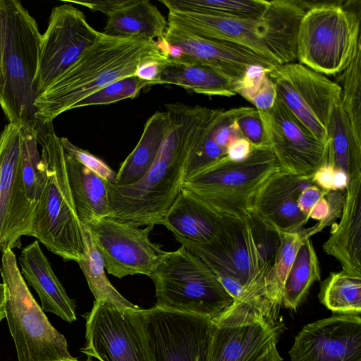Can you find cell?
<instances>
[{
	"mask_svg": "<svg viewBox=\"0 0 361 361\" xmlns=\"http://www.w3.org/2000/svg\"><path fill=\"white\" fill-rule=\"evenodd\" d=\"M66 2L77 4L90 8L94 11H99L107 16L112 14L114 11L128 4V0H109V1H67Z\"/></svg>",
	"mask_w": 361,
	"mask_h": 361,
	"instance_id": "7bdbcfd3",
	"label": "cell"
},
{
	"mask_svg": "<svg viewBox=\"0 0 361 361\" xmlns=\"http://www.w3.org/2000/svg\"><path fill=\"white\" fill-rule=\"evenodd\" d=\"M269 70L259 65L247 68L243 78L235 84L236 94L241 95L248 102L260 88L265 75Z\"/></svg>",
	"mask_w": 361,
	"mask_h": 361,
	"instance_id": "ab89813d",
	"label": "cell"
},
{
	"mask_svg": "<svg viewBox=\"0 0 361 361\" xmlns=\"http://www.w3.org/2000/svg\"><path fill=\"white\" fill-rule=\"evenodd\" d=\"M164 56L157 42L140 37H102L35 99V118L52 123L84 98L124 78L135 75L142 63L161 62Z\"/></svg>",
	"mask_w": 361,
	"mask_h": 361,
	"instance_id": "3957f363",
	"label": "cell"
},
{
	"mask_svg": "<svg viewBox=\"0 0 361 361\" xmlns=\"http://www.w3.org/2000/svg\"><path fill=\"white\" fill-rule=\"evenodd\" d=\"M282 357L280 356L276 345L272 347L258 361H282Z\"/></svg>",
	"mask_w": 361,
	"mask_h": 361,
	"instance_id": "c3c4849f",
	"label": "cell"
},
{
	"mask_svg": "<svg viewBox=\"0 0 361 361\" xmlns=\"http://www.w3.org/2000/svg\"><path fill=\"white\" fill-rule=\"evenodd\" d=\"M21 128L10 123L0 133V252L14 248L18 216L17 171L20 156Z\"/></svg>",
	"mask_w": 361,
	"mask_h": 361,
	"instance_id": "603a6c76",
	"label": "cell"
},
{
	"mask_svg": "<svg viewBox=\"0 0 361 361\" xmlns=\"http://www.w3.org/2000/svg\"><path fill=\"white\" fill-rule=\"evenodd\" d=\"M327 192V191L322 190L314 184L304 188L300 193L297 200L300 210L308 217V214L312 207Z\"/></svg>",
	"mask_w": 361,
	"mask_h": 361,
	"instance_id": "b9f144b4",
	"label": "cell"
},
{
	"mask_svg": "<svg viewBox=\"0 0 361 361\" xmlns=\"http://www.w3.org/2000/svg\"><path fill=\"white\" fill-rule=\"evenodd\" d=\"M223 216L221 226L209 243L175 238L201 258L216 276L225 275L240 283L245 297L241 304L235 306L251 308L271 319L277 307L267 298L266 279L279 243V235L252 214L244 219Z\"/></svg>",
	"mask_w": 361,
	"mask_h": 361,
	"instance_id": "7a4b0ae2",
	"label": "cell"
},
{
	"mask_svg": "<svg viewBox=\"0 0 361 361\" xmlns=\"http://www.w3.org/2000/svg\"><path fill=\"white\" fill-rule=\"evenodd\" d=\"M304 1H269L257 18H240L206 13L169 11L168 25L200 37L243 46L276 65L297 59L296 39Z\"/></svg>",
	"mask_w": 361,
	"mask_h": 361,
	"instance_id": "277c9868",
	"label": "cell"
},
{
	"mask_svg": "<svg viewBox=\"0 0 361 361\" xmlns=\"http://www.w3.org/2000/svg\"><path fill=\"white\" fill-rule=\"evenodd\" d=\"M312 184V177L279 170L258 191L251 214L279 234L297 232L309 220L300 210L298 197L304 188Z\"/></svg>",
	"mask_w": 361,
	"mask_h": 361,
	"instance_id": "ffe728a7",
	"label": "cell"
},
{
	"mask_svg": "<svg viewBox=\"0 0 361 361\" xmlns=\"http://www.w3.org/2000/svg\"><path fill=\"white\" fill-rule=\"evenodd\" d=\"M268 147L280 170L312 177L326 161V145L316 138L277 99L273 106L259 111Z\"/></svg>",
	"mask_w": 361,
	"mask_h": 361,
	"instance_id": "e0dca14e",
	"label": "cell"
},
{
	"mask_svg": "<svg viewBox=\"0 0 361 361\" xmlns=\"http://www.w3.org/2000/svg\"><path fill=\"white\" fill-rule=\"evenodd\" d=\"M252 149V146L246 139L239 137L229 145L226 156L232 161H240L248 157Z\"/></svg>",
	"mask_w": 361,
	"mask_h": 361,
	"instance_id": "f6af8a7d",
	"label": "cell"
},
{
	"mask_svg": "<svg viewBox=\"0 0 361 361\" xmlns=\"http://www.w3.org/2000/svg\"><path fill=\"white\" fill-rule=\"evenodd\" d=\"M149 277L160 308L215 320L233 302L211 268L183 245L168 252Z\"/></svg>",
	"mask_w": 361,
	"mask_h": 361,
	"instance_id": "52a82bcc",
	"label": "cell"
},
{
	"mask_svg": "<svg viewBox=\"0 0 361 361\" xmlns=\"http://www.w3.org/2000/svg\"><path fill=\"white\" fill-rule=\"evenodd\" d=\"M275 252L271 269L266 279V290L269 300L276 307L281 305L282 290L286 276L294 262L303 238L300 231L282 233Z\"/></svg>",
	"mask_w": 361,
	"mask_h": 361,
	"instance_id": "d590c367",
	"label": "cell"
},
{
	"mask_svg": "<svg viewBox=\"0 0 361 361\" xmlns=\"http://www.w3.org/2000/svg\"><path fill=\"white\" fill-rule=\"evenodd\" d=\"M171 128L169 111H157L145 123L137 145L121 164L114 184L128 185L140 180L156 160Z\"/></svg>",
	"mask_w": 361,
	"mask_h": 361,
	"instance_id": "f546056e",
	"label": "cell"
},
{
	"mask_svg": "<svg viewBox=\"0 0 361 361\" xmlns=\"http://www.w3.org/2000/svg\"><path fill=\"white\" fill-rule=\"evenodd\" d=\"M320 279V267L310 238L304 240L286 276L282 290L281 305L295 310L310 288Z\"/></svg>",
	"mask_w": 361,
	"mask_h": 361,
	"instance_id": "1f68e13d",
	"label": "cell"
},
{
	"mask_svg": "<svg viewBox=\"0 0 361 361\" xmlns=\"http://www.w3.org/2000/svg\"><path fill=\"white\" fill-rule=\"evenodd\" d=\"M169 11L206 13L240 18H257L267 7L266 0H161Z\"/></svg>",
	"mask_w": 361,
	"mask_h": 361,
	"instance_id": "836d02e7",
	"label": "cell"
},
{
	"mask_svg": "<svg viewBox=\"0 0 361 361\" xmlns=\"http://www.w3.org/2000/svg\"><path fill=\"white\" fill-rule=\"evenodd\" d=\"M20 128L21 148L17 171L20 226L22 236H30L35 211L47 183V165L38 150L37 128Z\"/></svg>",
	"mask_w": 361,
	"mask_h": 361,
	"instance_id": "cb8c5ba5",
	"label": "cell"
},
{
	"mask_svg": "<svg viewBox=\"0 0 361 361\" xmlns=\"http://www.w3.org/2000/svg\"><path fill=\"white\" fill-rule=\"evenodd\" d=\"M171 128L147 173L128 185L109 183L112 219L137 227L159 224L185 181L190 150L207 123L219 109L166 104Z\"/></svg>",
	"mask_w": 361,
	"mask_h": 361,
	"instance_id": "6da1fadb",
	"label": "cell"
},
{
	"mask_svg": "<svg viewBox=\"0 0 361 361\" xmlns=\"http://www.w3.org/2000/svg\"><path fill=\"white\" fill-rule=\"evenodd\" d=\"M82 226L84 253L77 263L84 274L95 300L109 302L121 310L139 308V306L128 301L112 286L105 273L104 262L100 252L87 227Z\"/></svg>",
	"mask_w": 361,
	"mask_h": 361,
	"instance_id": "4dcf8cb0",
	"label": "cell"
},
{
	"mask_svg": "<svg viewBox=\"0 0 361 361\" xmlns=\"http://www.w3.org/2000/svg\"><path fill=\"white\" fill-rule=\"evenodd\" d=\"M312 3L300 19L296 39L300 63L323 75L341 73L360 34V3Z\"/></svg>",
	"mask_w": 361,
	"mask_h": 361,
	"instance_id": "ba28073f",
	"label": "cell"
},
{
	"mask_svg": "<svg viewBox=\"0 0 361 361\" xmlns=\"http://www.w3.org/2000/svg\"><path fill=\"white\" fill-rule=\"evenodd\" d=\"M267 74L274 85L276 99L326 144L329 117L334 104L341 97L340 85L295 62L278 65Z\"/></svg>",
	"mask_w": 361,
	"mask_h": 361,
	"instance_id": "8fae6325",
	"label": "cell"
},
{
	"mask_svg": "<svg viewBox=\"0 0 361 361\" xmlns=\"http://www.w3.org/2000/svg\"><path fill=\"white\" fill-rule=\"evenodd\" d=\"M64 151L83 166L111 183H115L116 173L105 162L90 152L73 144L67 137H61Z\"/></svg>",
	"mask_w": 361,
	"mask_h": 361,
	"instance_id": "f35d334b",
	"label": "cell"
},
{
	"mask_svg": "<svg viewBox=\"0 0 361 361\" xmlns=\"http://www.w3.org/2000/svg\"><path fill=\"white\" fill-rule=\"evenodd\" d=\"M68 184L77 216L82 225L110 217L109 182L65 152Z\"/></svg>",
	"mask_w": 361,
	"mask_h": 361,
	"instance_id": "484cf974",
	"label": "cell"
},
{
	"mask_svg": "<svg viewBox=\"0 0 361 361\" xmlns=\"http://www.w3.org/2000/svg\"><path fill=\"white\" fill-rule=\"evenodd\" d=\"M61 361H80V360H78L76 358H73L71 360H61ZM87 361H91V360H87Z\"/></svg>",
	"mask_w": 361,
	"mask_h": 361,
	"instance_id": "f907efd6",
	"label": "cell"
},
{
	"mask_svg": "<svg viewBox=\"0 0 361 361\" xmlns=\"http://www.w3.org/2000/svg\"><path fill=\"white\" fill-rule=\"evenodd\" d=\"M154 85H175L209 96L230 97L236 94L233 80L209 66L191 62H164Z\"/></svg>",
	"mask_w": 361,
	"mask_h": 361,
	"instance_id": "f1b7e54d",
	"label": "cell"
},
{
	"mask_svg": "<svg viewBox=\"0 0 361 361\" xmlns=\"http://www.w3.org/2000/svg\"><path fill=\"white\" fill-rule=\"evenodd\" d=\"M0 273L6 290L5 313L18 361L74 358L65 336L49 321L30 291L11 248L1 252Z\"/></svg>",
	"mask_w": 361,
	"mask_h": 361,
	"instance_id": "9c48e42d",
	"label": "cell"
},
{
	"mask_svg": "<svg viewBox=\"0 0 361 361\" xmlns=\"http://www.w3.org/2000/svg\"><path fill=\"white\" fill-rule=\"evenodd\" d=\"M41 34L17 0H0V106L10 123L37 128L34 87Z\"/></svg>",
	"mask_w": 361,
	"mask_h": 361,
	"instance_id": "5b68a950",
	"label": "cell"
},
{
	"mask_svg": "<svg viewBox=\"0 0 361 361\" xmlns=\"http://www.w3.org/2000/svg\"><path fill=\"white\" fill-rule=\"evenodd\" d=\"M206 361H258L276 345L281 327L247 307H231L212 320Z\"/></svg>",
	"mask_w": 361,
	"mask_h": 361,
	"instance_id": "2e32d148",
	"label": "cell"
},
{
	"mask_svg": "<svg viewBox=\"0 0 361 361\" xmlns=\"http://www.w3.org/2000/svg\"><path fill=\"white\" fill-rule=\"evenodd\" d=\"M276 99L274 85L268 74L264 78L263 82L250 101L258 111H266L271 109Z\"/></svg>",
	"mask_w": 361,
	"mask_h": 361,
	"instance_id": "60d3db41",
	"label": "cell"
},
{
	"mask_svg": "<svg viewBox=\"0 0 361 361\" xmlns=\"http://www.w3.org/2000/svg\"><path fill=\"white\" fill-rule=\"evenodd\" d=\"M224 216L190 190L183 188L159 224L174 236L209 243L218 233Z\"/></svg>",
	"mask_w": 361,
	"mask_h": 361,
	"instance_id": "d4e9b609",
	"label": "cell"
},
{
	"mask_svg": "<svg viewBox=\"0 0 361 361\" xmlns=\"http://www.w3.org/2000/svg\"><path fill=\"white\" fill-rule=\"evenodd\" d=\"M279 164L268 148H254L245 159L226 155L184 181V188L222 215L244 219L251 215L254 199Z\"/></svg>",
	"mask_w": 361,
	"mask_h": 361,
	"instance_id": "30bf717a",
	"label": "cell"
},
{
	"mask_svg": "<svg viewBox=\"0 0 361 361\" xmlns=\"http://www.w3.org/2000/svg\"><path fill=\"white\" fill-rule=\"evenodd\" d=\"M18 263L26 283L37 293L43 311L53 313L70 323L75 321V302L54 272L38 240L22 250Z\"/></svg>",
	"mask_w": 361,
	"mask_h": 361,
	"instance_id": "44dd1931",
	"label": "cell"
},
{
	"mask_svg": "<svg viewBox=\"0 0 361 361\" xmlns=\"http://www.w3.org/2000/svg\"><path fill=\"white\" fill-rule=\"evenodd\" d=\"M6 290L2 283H0V323L6 317L5 313Z\"/></svg>",
	"mask_w": 361,
	"mask_h": 361,
	"instance_id": "681fc988",
	"label": "cell"
},
{
	"mask_svg": "<svg viewBox=\"0 0 361 361\" xmlns=\"http://www.w3.org/2000/svg\"><path fill=\"white\" fill-rule=\"evenodd\" d=\"M0 79H1V70H0Z\"/></svg>",
	"mask_w": 361,
	"mask_h": 361,
	"instance_id": "816d5d0a",
	"label": "cell"
},
{
	"mask_svg": "<svg viewBox=\"0 0 361 361\" xmlns=\"http://www.w3.org/2000/svg\"><path fill=\"white\" fill-rule=\"evenodd\" d=\"M326 161L347 173L348 180L361 176V140L354 133L341 97L334 104L327 123Z\"/></svg>",
	"mask_w": 361,
	"mask_h": 361,
	"instance_id": "83f0119b",
	"label": "cell"
},
{
	"mask_svg": "<svg viewBox=\"0 0 361 361\" xmlns=\"http://www.w3.org/2000/svg\"><path fill=\"white\" fill-rule=\"evenodd\" d=\"M288 353L291 361H361V318L341 314L308 324Z\"/></svg>",
	"mask_w": 361,
	"mask_h": 361,
	"instance_id": "ac0fdd59",
	"label": "cell"
},
{
	"mask_svg": "<svg viewBox=\"0 0 361 361\" xmlns=\"http://www.w3.org/2000/svg\"><path fill=\"white\" fill-rule=\"evenodd\" d=\"M167 20L147 0H128L108 16L103 34L117 37H140L150 41L164 39Z\"/></svg>",
	"mask_w": 361,
	"mask_h": 361,
	"instance_id": "4316f807",
	"label": "cell"
},
{
	"mask_svg": "<svg viewBox=\"0 0 361 361\" xmlns=\"http://www.w3.org/2000/svg\"><path fill=\"white\" fill-rule=\"evenodd\" d=\"M149 85H152L150 82L135 75L126 77L118 80L84 98L78 102L73 109L92 105L109 104L125 99L134 98L143 88Z\"/></svg>",
	"mask_w": 361,
	"mask_h": 361,
	"instance_id": "8d00e7d4",
	"label": "cell"
},
{
	"mask_svg": "<svg viewBox=\"0 0 361 361\" xmlns=\"http://www.w3.org/2000/svg\"><path fill=\"white\" fill-rule=\"evenodd\" d=\"M102 34L93 28L85 14L71 3L53 8L47 28L41 35L39 63L34 83L37 97Z\"/></svg>",
	"mask_w": 361,
	"mask_h": 361,
	"instance_id": "5bb4252c",
	"label": "cell"
},
{
	"mask_svg": "<svg viewBox=\"0 0 361 361\" xmlns=\"http://www.w3.org/2000/svg\"><path fill=\"white\" fill-rule=\"evenodd\" d=\"M164 39L180 50V56L172 61L209 66L235 84L241 80L250 66L259 65L269 70L278 66L243 46L200 37L169 25Z\"/></svg>",
	"mask_w": 361,
	"mask_h": 361,
	"instance_id": "d6986e66",
	"label": "cell"
},
{
	"mask_svg": "<svg viewBox=\"0 0 361 361\" xmlns=\"http://www.w3.org/2000/svg\"><path fill=\"white\" fill-rule=\"evenodd\" d=\"M140 309L121 310L94 300L84 316L86 342L81 352L99 361H152Z\"/></svg>",
	"mask_w": 361,
	"mask_h": 361,
	"instance_id": "7c38bea8",
	"label": "cell"
},
{
	"mask_svg": "<svg viewBox=\"0 0 361 361\" xmlns=\"http://www.w3.org/2000/svg\"><path fill=\"white\" fill-rule=\"evenodd\" d=\"M161 64L154 61L145 62L137 68L135 75L150 82L153 85L159 77Z\"/></svg>",
	"mask_w": 361,
	"mask_h": 361,
	"instance_id": "bcb514c9",
	"label": "cell"
},
{
	"mask_svg": "<svg viewBox=\"0 0 361 361\" xmlns=\"http://www.w3.org/2000/svg\"><path fill=\"white\" fill-rule=\"evenodd\" d=\"M320 302L334 312L357 314L361 312V276L341 270L323 281Z\"/></svg>",
	"mask_w": 361,
	"mask_h": 361,
	"instance_id": "d6a6232c",
	"label": "cell"
},
{
	"mask_svg": "<svg viewBox=\"0 0 361 361\" xmlns=\"http://www.w3.org/2000/svg\"><path fill=\"white\" fill-rule=\"evenodd\" d=\"M348 183V176L346 173L341 170L336 169L334 178V190L345 191Z\"/></svg>",
	"mask_w": 361,
	"mask_h": 361,
	"instance_id": "7dc6e473",
	"label": "cell"
},
{
	"mask_svg": "<svg viewBox=\"0 0 361 361\" xmlns=\"http://www.w3.org/2000/svg\"><path fill=\"white\" fill-rule=\"evenodd\" d=\"M85 226L103 257L105 269L119 279L135 274L149 277L168 252L150 240L152 226L137 227L111 217Z\"/></svg>",
	"mask_w": 361,
	"mask_h": 361,
	"instance_id": "9a60e30c",
	"label": "cell"
},
{
	"mask_svg": "<svg viewBox=\"0 0 361 361\" xmlns=\"http://www.w3.org/2000/svg\"><path fill=\"white\" fill-rule=\"evenodd\" d=\"M140 315L152 361H206L212 319L156 306Z\"/></svg>",
	"mask_w": 361,
	"mask_h": 361,
	"instance_id": "4fadbf2b",
	"label": "cell"
},
{
	"mask_svg": "<svg viewBox=\"0 0 361 361\" xmlns=\"http://www.w3.org/2000/svg\"><path fill=\"white\" fill-rule=\"evenodd\" d=\"M342 270L361 276V176L348 180L338 224H334L323 245Z\"/></svg>",
	"mask_w": 361,
	"mask_h": 361,
	"instance_id": "7402d4cb",
	"label": "cell"
},
{
	"mask_svg": "<svg viewBox=\"0 0 361 361\" xmlns=\"http://www.w3.org/2000/svg\"><path fill=\"white\" fill-rule=\"evenodd\" d=\"M341 99L356 137L361 140V35L357 38L351 58L339 73Z\"/></svg>",
	"mask_w": 361,
	"mask_h": 361,
	"instance_id": "e575fe53",
	"label": "cell"
},
{
	"mask_svg": "<svg viewBox=\"0 0 361 361\" xmlns=\"http://www.w3.org/2000/svg\"><path fill=\"white\" fill-rule=\"evenodd\" d=\"M235 122L243 137L254 148H268L267 139L259 111L255 107L235 108Z\"/></svg>",
	"mask_w": 361,
	"mask_h": 361,
	"instance_id": "74e56055",
	"label": "cell"
},
{
	"mask_svg": "<svg viewBox=\"0 0 361 361\" xmlns=\"http://www.w3.org/2000/svg\"><path fill=\"white\" fill-rule=\"evenodd\" d=\"M37 130L47 179L30 236L64 261L78 262L84 253L83 229L68 184L65 151L52 123L39 124Z\"/></svg>",
	"mask_w": 361,
	"mask_h": 361,
	"instance_id": "8992f818",
	"label": "cell"
},
{
	"mask_svg": "<svg viewBox=\"0 0 361 361\" xmlns=\"http://www.w3.org/2000/svg\"><path fill=\"white\" fill-rule=\"evenodd\" d=\"M336 169L331 165L324 164L312 175V183L324 191H331L334 189V178Z\"/></svg>",
	"mask_w": 361,
	"mask_h": 361,
	"instance_id": "ee69618b",
	"label": "cell"
}]
</instances>
